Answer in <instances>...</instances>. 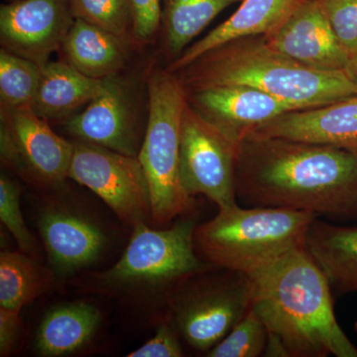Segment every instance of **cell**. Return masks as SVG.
Here are the masks:
<instances>
[{
	"label": "cell",
	"instance_id": "obj_1",
	"mask_svg": "<svg viewBox=\"0 0 357 357\" xmlns=\"http://www.w3.org/2000/svg\"><path fill=\"white\" fill-rule=\"evenodd\" d=\"M237 201L357 218V150L250 135L237 148Z\"/></svg>",
	"mask_w": 357,
	"mask_h": 357
},
{
	"label": "cell",
	"instance_id": "obj_2",
	"mask_svg": "<svg viewBox=\"0 0 357 357\" xmlns=\"http://www.w3.org/2000/svg\"><path fill=\"white\" fill-rule=\"evenodd\" d=\"M248 277L252 307L267 328L265 356L357 357L335 318L328 277L305 246Z\"/></svg>",
	"mask_w": 357,
	"mask_h": 357
},
{
	"label": "cell",
	"instance_id": "obj_3",
	"mask_svg": "<svg viewBox=\"0 0 357 357\" xmlns=\"http://www.w3.org/2000/svg\"><path fill=\"white\" fill-rule=\"evenodd\" d=\"M187 91L218 86H248L301 109H314L357 93V84L340 72L310 69L271 46L264 35L232 40L173 73Z\"/></svg>",
	"mask_w": 357,
	"mask_h": 357
},
{
	"label": "cell",
	"instance_id": "obj_4",
	"mask_svg": "<svg viewBox=\"0 0 357 357\" xmlns=\"http://www.w3.org/2000/svg\"><path fill=\"white\" fill-rule=\"evenodd\" d=\"M195 229L192 218L166 229L139 223L133 227L121 259L105 271L89 275L84 290L138 309L168 307L183 284L213 267L195 249Z\"/></svg>",
	"mask_w": 357,
	"mask_h": 357
},
{
	"label": "cell",
	"instance_id": "obj_5",
	"mask_svg": "<svg viewBox=\"0 0 357 357\" xmlns=\"http://www.w3.org/2000/svg\"><path fill=\"white\" fill-rule=\"evenodd\" d=\"M311 213L269 206L220 208L213 220L196 227L195 249L208 264L251 275L304 248Z\"/></svg>",
	"mask_w": 357,
	"mask_h": 357
},
{
	"label": "cell",
	"instance_id": "obj_6",
	"mask_svg": "<svg viewBox=\"0 0 357 357\" xmlns=\"http://www.w3.org/2000/svg\"><path fill=\"white\" fill-rule=\"evenodd\" d=\"M148 116L138 159L149 184L152 225H166L191 208L194 198L183 187L180 175V134L187 91L167 70L149 75Z\"/></svg>",
	"mask_w": 357,
	"mask_h": 357
},
{
	"label": "cell",
	"instance_id": "obj_7",
	"mask_svg": "<svg viewBox=\"0 0 357 357\" xmlns=\"http://www.w3.org/2000/svg\"><path fill=\"white\" fill-rule=\"evenodd\" d=\"M253 305L248 275L211 267L192 277L169 301V321L192 349L208 354Z\"/></svg>",
	"mask_w": 357,
	"mask_h": 357
},
{
	"label": "cell",
	"instance_id": "obj_8",
	"mask_svg": "<svg viewBox=\"0 0 357 357\" xmlns=\"http://www.w3.org/2000/svg\"><path fill=\"white\" fill-rule=\"evenodd\" d=\"M73 142L68 178L95 192L131 229L152 223L151 194L138 157L86 141Z\"/></svg>",
	"mask_w": 357,
	"mask_h": 357
},
{
	"label": "cell",
	"instance_id": "obj_9",
	"mask_svg": "<svg viewBox=\"0 0 357 357\" xmlns=\"http://www.w3.org/2000/svg\"><path fill=\"white\" fill-rule=\"evenodd\" d=\"M1 160L38 189L60 187L69 175L74 142L59 136L30 105L1 109Z\"/></svg>",
	"mask_w": 357,
	"mask_h": 357
},
{
	"label": "cell",
	"instance_id": "obj_10",
	"mask_svg": "<svg viewBox=\"0 0 357 357\" xmlns=\"http://www.w3.org/2000/svg\"><path fill=\"white\" fill-rule=\"evenodd\" d=\"M237 148L187 103L180 134V175L187 194L203 195L218 210L236 206Z\"/></svg>",
	"mask_w": 357,
	"mask_h": 357
},
{
	"label": "cell",
	"instance_id": "obj_11",
	"mask_svg": "<svg viewBox=\"0 0 357 357\" xmlns=\"http://www.w3.org/2000/svg\"><path fill=\"white\" fill-rule=\"evenodd\" d=\"M36 222L49 267L58 279L93 266L109 248V236L100 223L68 202L49 199L40 208Z\"/></svg>",
	"mask_w": 357,
	"mask_h": 357
},
{
	"label": "cell",
	"instance_id": "obj_12",
	"mask_svg": "<svg viewBox=\"0 0 357 357\" xmlns=\"http://www.w3.org/2000/svg\"><path fill=\"white\" fill-rule=\"evenodd\" d=\"M121 74L103 79V89L83 112L66 122V130L76 140L138 156L145 129L140 121L132 84Z\"/></svg>",
	"mask_w": 357,
	"mask_h": 357
},
{
	"label": "cell",
	"instance_id": "obj_13",
	"mask_svg": "<svg viewBox=\"0 0 357 357\" xmlns=\"http://www.w3.org/2000/svg\"><path fill=\"white\" fill-rule=\"evenodd\" d=\"M70 0H13L0 7L2 49L40 66L60 50L74 23Z\"/></svg>",
	"mask_w": 357,
	"mask_h": 357
},
{
	"label": "cell",
	"instance_id": "obj_14",
	"mask_svg": "<svg viewBox=\"0 0 357 357\" xmlns=\"http://www.w3.org/2000/svg\"><path fill=\"white\" fill-rule=\"evenodd\" d=\"M187 98L192 109L237 147L263 124L287 112L302 110L248 86L197 89L187 91Z\"/></svg>",
	"mask_w": 357,
	"mask_h": 357
},
{
	"label": "cell",
	"instance_id": "obj_15",
	"mask_svg": "<svg viewBox=\"0 0 357 357\" xmlns=\"http://www.w3.org/2000/svg\"><path fill=\"white\" fill-rule=\"evenodd\" d=\"M264 36L277 51L310 69L340 72L351 58L319 0H300L280 24Z\"/></svg>",
	"mask_w": 357,
	"mask_h": 357
},
{
	"label": "cell",
	"instance_id": "obj_16",
	"mask_svg": "<svg viewBox=\"0 0 357 357\" xmlns=\"http://www.w3.org/2000/svg\"><path fill=\"white\" fill-rule=\"evenodd\" d=\"M251 135L357 150V93L321 107L282 114Z\"/></svg>",
	"mask_w": 357,
	"mask_h": 357
},
{
	"label": "cell",
	"instance_id": "obj_17",
	"mask_svg": "<svg viewBox=\"0 0 357 357\" xmlns=\"http://www.w3.org/2000/svg\"><path fill=\"white\" fill-rule=\"evenodd\" d=\"M300 0H243L241 6L229 18L188 47L177 59L169 63L170 73L184 69L199 56L244 37L266 35L274 30L291 13Z\"/></svg>",
	"mask_w": 357,
	"mask_h": 357
},
{
	"label": "cell",
	"instance_id": "obj_18",
	"mask_svg": "<svg viewBox=\"0 0 357 357\" xmlns=\"http://www.w3.org/2000/svg\"><path fill=\"white\" fill-rule=\"evenodd\" d=\"M130 44L102 28L75 20L60 50L62 61L82 74L103 79L123 70Z\"/></svg>",
	"mask_w": 357,
	"mask_h": 357
},
{
	"label": "cell",
	"instance_id": "obj_19",
	"mask_svg": "<svg viewBox=\"0 0 357 357\" xmlns=\"http://www.w3.org/2000/svg\"><path fill=\"white\" fill-rule=\"evenodd\" d=\"M102 323V314L84 301L64 303L47 312L35 335V351L44 357L67 356L91 342Z\"/></svg>",
	"mask_w": 357,
	"mask_h": 357
},
{
	"label": "cell",
	"instance_id": "obj_20",
	"mask_svg": "<svg viewBox=\"0 0 357 357\" xmlns=\"http://www.w3.org/2000/svg\"><path fill=\"white\" fill-rule=\"evenodd\" d=\"M305 248L337 293L357 292V227L312 220Z\"/></svg>",
	"mask_w": 357,
	"mask_h": 357
},
{
	"label": "cell",
	"instance_id": "obj_21",
	"mask_svg": "<svg viewBox=\"0 0 357 357\" xmlns=\"http://www.w3.org/2000/svg\"><path fill=\"white\" fill-rule=\"evenodd\" d=\"M103 79L86 76L64 61H49L43 66L41 83L31 107L48 121L69 119L100 95Z\"/></svg>",
	"mask_w": 357,
	"mask_h": 357
},
{
	"label": "cell",
	"instance_id": "obj_22",
	"mask_svg": "<svg viewBox=\"0 0 357 357\" xmlns=\"http://www.w3.org/2000/svg\"><path fill=\"white\" fill-rule=\"evenodd\" d=\"M243 0H163L161 34L164 53L170 62L188 48L211 21Z\"/></svg>",
	"mask_w": 357,
	"mask_h": 357
},
{
	"label": "cell",
	"instance_id": "obj_23",
	"mask_svg": "<svg viewBox=\"0 0 357 357\" xmlns=\"http://www.w3.org/2000/svg\"><path fill=\"white\" fill-rule=\"evenodd\" d=\"M49 266L22 251L0 253V307L21 312L57 282Z\"/></svg>",
	"mask_w": 357,
	"mask_h": 357
},
{
	"label": "cell",
	"instance_id": "obj_24",
	"mask_svg": "<svg viewBox=\"0 0 357 357\" xmlns=\"http://www.w3.org/2000/svg\"><path fill=\"white\" fill-rule=\"evenodd\" d=\"M42 70L43 66L1 49L0 107H32L41 83Z\"/></svg>",
	"mask_w": 357,
	"mask_h": 357
},
{
	"label": "cell",
	"instance_id": "obj_25",
	"mask_svg": "<svg viewBox=\"0 0 357 357\" xmlns=\"http://www.w3.org/2000/svg\"><path fill=\"white\" fill-rule=\"evenodd\" d=\"M267 342L266 326L252 307L206 356L257 357L264 354Z\"/></svg>",
	"mask_w": 357,
	"mask_h": 357
},
{
	"label": "cell",
	"instance_id": "obj_26",
	"mask_svg": "<svg viewBox=\"0 0 357 357\" xmlns=\"http://www.w3.org/2000/svg\"><path fill=\"white\" fill-rule=\"evenodd\" d=\"M76 20L102 28L133 44L128 0H70Z\"/></svg>",
	"mask_w": 357,
	"mask_h": 357
},
{
	"label": "cell",
	"instance_id": "obj_27",
	"mask_svg": "<svg viewBox=\"0 0 357 357\" xmlns=\"http://www.w3.org/2000/svg\"><path fill=\"white\" fill-rule=\"evenodd\" d=\"M0 220L15 238L20 250L36 258L40 249L23 218L20 187L3 174L0 177Z\"/></svg>",
	"mask_w": 357,
	"mask_h": 357
},
{
	"label": "cell",
	"instance_id": "obj_28",
	"mask_svg": "<svg viewBox=\"0 0 357 357\" xmlns=\"http://www.w3.org/2000/svg\"><path fill=\"white\" fill-rule=\"evenodd\" d=\"M337 39L349 52L357 51V0H319Z\"/></svg>",
	"mask_w": 357,
	"mask_h": 357
},
{
	"label": "cell",
	"instance_id": "obj_29",
	"mask_svg": "<svg viewBox=\"0 0 357 357\" xmlns=\"http://www.w3.org/2000/svg\"><path fill=\"white\" fill-rule=\"evenodd\" d=\"M136 46L151 43L161 31L163 0H128Z\"/></svg>",
	"mask_w": 357,
	"mask_h": 357
},
{
	"label": "cell",
	"instance_id": "obj_30",
	"mask_svg": "<svg viewBox=\"0 0 357 357\" xmlns=\"http://www.w3.org/2000/svg\"><path fill=\"white\" fill-rule=\"evenodd\" d=\"M180 335L170 321L160 324L151 340L139 349L129 352L128 357H181L184 356Z\"/></svg>",
	"mask_w": 357,
	"mask_h": 357
},
{
	"label": "cell",
	"instance_id": "obj_31",
	"mask_svg": "<svg viewBox=\"0 0 357 357\" xmlns=\"http://www.w3.org/2000/svg\"><path fill=\"white\" fill-rule=\"evenodd\" d=\"M23 332L20 312L0 307V356H8L17 347Z\"/></svg>",
	"mask_w": 357,
	"mask_h": 357
},
{
	"label": "cell",
	"instance_id": "obj_32",
	"mask_svg": "<svg viewBox=\"0 0 357 357\" xmlns=\"http://www.w3.org/2000/svg\"><path fill=\"white\" fill-rule=\"evenodd\" d=\"M344 72L351 77V81L357 84V51L349 58V64L345 68Z\"/></svg>",
	"mask_w": 357,
	"mask_h": 357
},
{
	"label": "cell",
	"instance_id": "obj_33",
	"mask_svg": "<svg viewBox=\"0 0 357 357\" xmlns=\"http://www.w3.org/2000/svg\"><path fill=\"white\" fill-rule=\"evenodd\" d=\"M354 331L357 333V321H356V324H354Z\"/></svg>",
	"mask_w": 357,
	"mask_h": 357
}]
</instances>
